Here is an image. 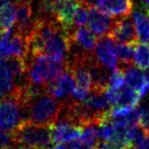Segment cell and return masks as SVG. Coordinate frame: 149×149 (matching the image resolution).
I'll return each instance as SVG.
<instances>
[{
    "mask_svg": "<svg viewBox=\"0 0 149 149\" xmlns=\"http://www.w3.org/2000/svg\"><path fill=\"white\" fill-rule=\"evenodd\" d=\"M145 74V81H146V86H147V88L149 90V68L146 70V72L144 73Z\"/></svg>",
    "mask_w": 149,
    "mask_h": 149,
    "instance_id": "28",
    "label": "cell"
},
{
    "mask_svg": "<svg viewBox=\"0 0 149 149\" xmlns=\"http://www.w3.org/2000/svg\"><path fill=\"white\" fill-rule=\"evenodd\" d=\"M10 142H11L10 134L8 135L5 130L0 128V149H9L11 147Z\"/></svg>",
    "mask_w": 149,
    "mask_h": 149,
    "instance_id": "25",
    "label": "cell"
},
{
    "mask_svg": "<svg viewBox=\"0 0 149 149\" xmlns=\"http://www.w3.org/2000/svg\"><path fill=\"white\" fill-rule=\"evenodd\" d=\"M56 19L61 24L70 37H72L76 26L73 24V17L80 4L77 0H52Z\"/></svg>",
    "mask_w": 149,
    "mask_h": 149,
    "instance_id": "5",
    "label": "cell"
},
{
    "mask_svg": "<svg viewBox=\"0 0 149 149\" xmlns=\"http://www.w3.org/2000/svg\"><path fill=\"white\" fill-rule=\"evenodd\" d=\"M142 96L136 90L130 88L129 86H124L119 90L118 100L113 107H127V108H136L139 104Z\"/></svg>",
    "mask_w": 149,
    "mask_h": 149,
    "instance_id": "17",
    "label": "cell"
},
{
    "mask_svg": "<svg viewBox=\"0 0 149 149\" xmlns=\"http://www.w3.org/2000/svg\"><path fill=\"white\" fill-rule=\"evenodd\" d=\"M124 86H125V78H124L123 72L118 68L113 70L110 75L108 87L113 89H121Z\"/></svg>",
    "mask_w": 149,
    "mask_h": 149,
    "instance_id": "21",
    "label": "cell"
},
{
    "mask_svg": "<svg viewBox=\"0 0 149 149\" xmlns=\"http://www.w3.org/2000/svg\"><path fill=\"white\" fill-rule=\"evenodd\" d=\"M131 149H149V138L145 130L138 126Z\"/></svg>",
    "mask_w": 149,
    "mask_h": 149,
    "instance_id": "20",
    "label": "cell"
},
{
    "mask_svg": "<svg viewBox=\"0 0 149 149\" xmlns=\"http://www.w3.org/2000/svg\"><path fill=\"white\" fill-rule=\"evenodd\" d=\"M11 142L16 145L46 149L52 143L51 126L40 125L28 120L22 121L10 132Z\"/></svg>",
    "mask_w": 149,
    "mask_h": 149,
    "instance_id": "3",
    "label": "cell"
},
{
    "mask_svg": "<svg viewBox=\"0 0 149 149\" xmlns=\"http://www.w3.org/2000/svg\"><path fill=\"white\" fill-rule=\"evenodd\" d=\"M16 11L15 5L10 3L9 0L0 5V33L10 30L15 24Z\"/></svg>",
    "mask_w": 149,
    "mask_h": 149,
    "instance_id": "16",
    "label": "cell"
},
{
    "mask_svg": "<svg viewBox=\"0 0 149 149\" xmlns=\"http://www.w3.org/2000/svg\"><path fill=\"white\" fill-rule=\"evenodd\" d=\"M83 127L71 122L59 120L51 126V135L54 143H68L81 137Z\"/></svg>",
    "mask_w": 149,
    "mask_h": 149,
    "instance_id": "8",
    "label": "cell"
},
{
    "mask_svg": "<svg viewBox=\"0 0 149 149\" xmlns=\"http://www.w3.org/2000/svg\"><path fill=\"white\" fill-rule=\"evenodd\" d=\"M133 62L137 68L147 70L149 68V44L139 43L134 45Z\"/></svg>",
    "mask_w": 149,
    "mask_h": 149,
    "instance_id": "18",
    "label": "cell"
},
{
    "mask_svg": "<svg viewBox=\"0 0 149 149\" xmlns=\"http://www.w3.org/2000/svg\"><path fill=\"white\" fill-rule=\"evenodd\" d=\"M87 18H88V7L80 4L75 11L74 17H73V24L76 28L82 26L87 22Z\"/></svg>",
    "mask_w": 149,
    "mask_h": 149,
    "instance_id": "22",
    "label": "cell"
},
{
    "mask_svg": "<svg viewBox=\"0 0 149 149\" xmlns=\"http://www.w3.org/2000/svg\"><path fill=\"white\" fill-rule=\"evenodd\" d=\"M22 121H24V108L17 98L13 94L0 98V128L11 132Z\"/></svg>",
    "mask_w": 149,
    "mask_h": 149,
    "instance_id": "4",
    "label": "cell"
},
{
    "mask_svg": "<svg viewBox=\"0 0 149 149\" xmlns=\"http://www.w3.org/2000/svg\"><path fill=\"white\" fill-rule=\"evenodd\" d=\"M109 36L119 44L135 45L138 43L134 22L129 16L116 18L114 28Z\"/></svg>",
    "mask_w": 149,
    "mask_h": 149,
    "instance_id": "10",
    "label": "cell"
},
{
    "mask_svg": "<svg viewBox=\"0 0 149 149\" xmlns=\"http://www.w3.org/2000/svg\"><path fill=\"white\" fill-rule=\"evenodd\" d=\"M142 1H143L144 5H145V6H147V7L149 8V0H142Z\"/></svg>",
    "mask_w": 149,
    "mask_h": 149,
    "instance_id": "30",
    "label": "cell"
},
{
    "mask_svg": "<svg viewBox=\"0 0 149 149\" xmlns=\"http://www.w3.org/2000/svg\"><path fill=\"white\" fill-rule=\"evenodd\" d=\"M9 149H41V148L31 147V146H19V147H10Z\"/></svg>",
    "mask_w": 149,
    "mask_h": 149,
    "instance_id": "29",
    "label": "cell"
},
{
    "mask_svg": "<svg viewBox=\"0 0 149 149\" xmlns=\"http://www.w3.org/2000/svg\"><path fill=\"white\" fill-rule=\"evenodd\" d=\"M72 41L88 53H92L94 51L97 43L96 36L89 29L84 26H79L74 31L72 35Z\"/></svg>",
    "mask_w": 149,
    "mask_h": 149,
    "instance_id": "14",
    "label": "cell"
},
{
    "mask_svg": "<svg viewBox=\"0 0 149 149\" xmlns=\"http://www.w3.org/2000/svg\"><path fill=\"white\" fill-rule=\"evenodd\" d=\"M116 42L110 37L104 36L97 40L95 46V59L107 69L113 71L118 68V56H117Z\"/></svg>",
    "mask_w": 149,
    "mask_h": 149,
    "instance_id": "6",
    "label": "cell"
},
{
    "mask_svg": "<svg viewBox=\"0 0 149 149\" xmlns=\"http://www.w3.org/2000/svg\"><path fill=\"white\" fill-rule=\"evenodd\" d=\"M116 17L108 15L104 12L100 11L95 6L88 8V18L87 26L92 33L97 37L109 36L114 28Z\"/></svg>",
    "mask_w": 149,
    "mask_h": 149,
    "instance_id": "7",
    "label": "cell"
},
{
    "mask_svg": "<svg viewBox=\"0 0 149 149\" xmlns=\"http://www.w3.org/2000/svg\"><path fill=\"white\" fill-rule=\"evenodd\" d=\"M75 87V80L68 68L57 78L46 84V91L55 98L68 97L72 94Z\"/></svg>",
    "mask_w": 149,
    "mask_h": 149,
    "instance_id": "9",
    "label": "cell"
},
{
    "mask_svg": "<svg viewBox=\"0 0 149 149\" xmlns=\"http://www.w3.org/2000/svg\"><path fill=\"white\" fill-rule=\"evenodd\" d=\"M139 110V126L142 129L145 130V132L147 133L149 131V107L146 106H141L138 107Z\"/></svg>",
    "mask_w": 149,
    "mask_h": 149,
    "instance_id": "23",
    "label": "cell"
},
{
    "mask_svg": "<svg viewBox=\"0 0 149 149\" xmlns=\"http://www.w3.org/2000/svg\"><path fill=\"white\" fill-rule=\"evenodd\" d=\"M79 4L83 6H86V7H92V6H95L96 0H77Z\"/></svg>",
    "mask_w": 149,
    "mask_h": 149,
    "instance_id": "26",
    "label": "cell"
},
{
    "mask_svg": "<svg viewBox=\"0 0 149 149\" xmlns=\"http://www.w3.org/2000/svg\"><path fill=\"white\" fill-rule=\"evenodd\" d=\"M119 69V68H118ZM123 72L125 83L130 88L136 90L141 96H144L149 91L146 86L145 74L141 71V69L130 65L123 69H120Z\"/></svg>",
    "mask_w": 149,
    "mask_h": 149,
    "instance_id": "12",
    "label": "cell"
},
{
    "mask_svg": "<svg viewBox=\"0 0 149 149\" xmlns=\"http://www.w3.org/2000/svg\"><path fill=\"white\" fill-rule=\"evenodd\" d=\"M133 22L139 43L149 42V8L145 5L136 7L133 11Z\"/></svg>",
    "mask_w": 149,
    "mask_h": 149,
    "instance_id": "13",
    "label": "cell"
},
{
    "mask_svg": "<svg viewBox=\"0 0 149 149\" xmlns=\"http://www.w3.org/2000/svg\"><path fill=\"white\" fill-rule=\"evenodd\" d=\"M66 145L68 149H94L93 145H90L86 142L82 141L80 138L77 140H74V141L68 142Z\"/></svg>",
    "mask_w": 149,
    "mask_h": 149,
    "instance_id": "24",
    "label": "cell"
},
{
    "mask_svg": "<svg viewBox=\"0 0 149 149\" xmlns=\"http://www.w3.org/2000/svg\"><path fill=\"white\" fill-rule=\"evenodd\" d=\"M28 67V78L31 83L46 85L66 70V61L45 54H26L24 57Z\"/></svg>",
    "mask_w": 149,
    "mask_h": 149,
    "instance_id": "2",
    "label": "cell"
},
{
    "mask_svg": "<svg viewBox=\"0 0 149 149\" xmlns=\"http://www.w3.org/2000/svg\"><path fill=\"white\" fill-rule=\"evenodd\" d=\"M14 89V78L5 59L0 60V98L9 95Z\"/></svg>",
    "mask_w": 149,
    "mask_h": 149,
    "instance_id": "15",
    "label": "cell"
},
{
    "mask_svg": "<svg viewBox=\"0 0 149 149\" xmlns=\"http://www.w3.org/2000/svg\"><path fill=\"white\" fill-rule=\"evenodd\" d=\"M133 54H134V45L128 44H119L117 46V56L119 60V69H123L130 65H133Z\"/></svg>",
    "mask_w": 149,
    "mask_h": 149,
    "instance_id": "19",
    "label": "cell"
},
{
    "mask_svg": "<svg viewBox=\"0 0 149 149\" xmlns=\"http://www.w3.org/2000/svg\"><path fill=\"white\" fill-rule=\"evenodd\" d=\"M133 0H96L95 7L113 17H128L133 10Z\"/></svg>",
    "mask_w": 149,
    "mask_h": 149,
    "instance_id": "11",
    "label": "cell"
},
{
    "mask_svg": "<svg viewBox=\"0 0 149 149\" xmlns=\"http://www.w3.org/2000/svg\"><path fill=\"white\" fill-rule=\"evenodd\" d=\"M147 135H148V138H149V131L147 132Z\"/></svg>",
    "mask_w": 149,
    "mask_h": 149,
    "instance_id": "31",
    "label": "cell"
},
{
    "mask_svg": "<svg viewBox=\"0 0 149 149\" xmlns=\"http://www.w3.org/2000/svg\"><path fill=\"white\" fill-rule=\"evenodd\" d=\"M26 40V54H45L65 61L72 42L71 37L57 19L39 20L35 31Z\"/></svg>",
    "mask_w": 149,
    "mask_h": 149,
    "instance_id": "1",
    "label": "cell"
},
{
    "mask_svg": "<svg viewBox=\"0 0 149 149\" xmlns=\"http://www.w3.org/2000/svg\"><path fill=\"white\" fill-rule=\"evenodd\" d=\"M50 149H68V147H67V145H64V144L57 143V144H55L53 147H51Z\"/></svg>",
    "mask_w": 149,
    "mask_h": 149,
    "instance_id": "27",
    "label": "cell"
}]
</instances>
